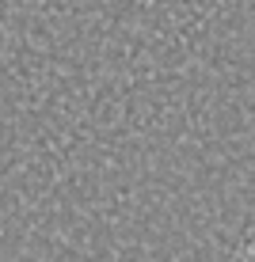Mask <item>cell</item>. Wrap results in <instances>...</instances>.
Instances as JSON below:
<instances>
[{"label":"cell","instance_id":"cell-1","mask_svg":"<svg viewBox=\"0 0 255 262\" xmlns=\"http://www.w3.org/2000/svg\"><path fill=\"white\" fill-rule=\"evenodd\" d=\"M236 262H255V239L248 243V247H244L240 251V258H236Z\"/></svg>","mask_w":255,"mask_h":262}]
</instances>
